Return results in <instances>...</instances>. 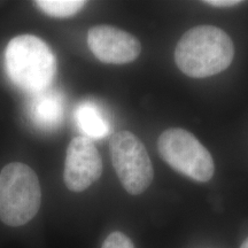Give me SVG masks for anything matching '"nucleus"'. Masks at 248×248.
<instances>
[{
	"label": "nucleus",
	"instance_id": "obj_1",
	"mask_svg": "<svg viewBox=\"0 0 248 248\" xmlns=\"http://www.w3.org/2000/svg\"><path fill=\"white\" fill-rule=\"evenodd\" d=\"M234 57V46L225 31L198 26L186 31L175 51L177 67L193 78H206L224 71Z\"/></svg>",
	"mask_w": 248,
	"mask_h": 248
},
{
	"label": "nucleus",
	"instance_id": "obj_2",
	"mask_svg": "<svg viewBox=\"0 0 248 248\" xmlns=\"http://www.w3.org/2000/svg\"><path fill=\"white\" fill-rule=\"evenodd\" d=\"M5 63L12 82L30 94L48 89L57 74L53 51L33 35L12 39L6 48Z\"/></svg>",
	"mask_w": 248,
	"mask_h": 248
},
{
	"label": "nucleus",
	"instance_id": "obj_3",
	"mask_svg": "<svg viewBox=\"0 0 248 248\" xmlns=\"http://www.w3.org/2000/svg\"><path fill=\"white\" fill-rule=\"evenodd\" d=\"M42 191L30 167L9 163L0 172V219L9 226H21L38 213Z\"/></svg>",
	"mask_w": 248,
	"mask_h": 248
},
{
	"label": "nucleus",
	"instance_id": "obj_4",
	"mask_svg": "<svg viewBox=\"0 0 248 248\" xmlns=\"http://www.w3.org/2000/svg\"><path fill=\"white\" fill-rule=\"evenodd\" d=\"M161 157L176 171L192 181L209 182L215 172L212 154L191 132L171 128L161 133L157 140Z\"/></svg>",
	"mask_w": 248,
	"mask_h": 248
},
{
	"label": "nucleus",
	"instance_id": "obj_5",
	"mask_svg": "<svg viewBox=\"0 0 248 248\" xmlns=\"http://www.w3.org/2000/svg\"><path fill=\"white\" fill-rule=\"evenodd\" d=\"M111 163L129 194H141L150 187L154 170L146 147L130 131L115 133L109 142Z\"/></svg>",
	"mask_w": 248,
	"mask_h": 248
},
{
	"label": "nucleus",
	"instance_id": "obj_6",
	"mask_svg": "<svg viewBox=\"0 0 248 248\" xmlns=\"http://www.w3.org/2000/svg\"><path fill=\"white\" fill-rule=\"evenodd\" d=\"M102 173V160L91 139L78 136L70 141L64 161L63 179L70 191L82 192Z\"/></svg>",
	"mask_w": 248,
	"mask_h": 248
},
{
	"label": "nucleus",
	"instance_id": "obj_7",
	"mask_svg": "<svg viewBox=\"0 0 248 248\" xmlns=\"http://www.w3.org/2000/svg\"><path fill=\"white\" fill-rule=\"evenodd\" d=\"M88 45L99 61L110 64L130 63L141 52L140 42L135 36L106 24L89 30Z\"/></svg>",
	"mask_w": 248,
	"mask_h": 248
},
{
	"label": "nucleus",
	"instance_id": "obj_8",
	"mask_svg": "<svg viewBox=\"0 0 248 248\" xmlns=\"http://www.w3.org/2000/svg\"><path fill=\"white\" fill-rule=\"evenodd\" d=\"M64 98L58 90L48 89L31 93L28 101V115L35 125L45 131H53L64 117Z\"/></svg>",
	"mask_w": 248,
	"mask_h": 248
},
{
	"label": "nucleus",
	"instance_id": "obj_9",
	"mask_svg": "<svg viewBox=\"0 0 248 248\" xmlns=\"http://www.w3.org/2000/svg\"><path fill=\"white\" fill-rule=\"evenodd\" d=\"M75 120L84 137L91 140L107 137L111 131L109 119L94 102H82L75 110Z\"/></svg>",
	"mask_w": 248,
	"mask_h": 248
},
{
	"label": "nucleus",
	"instance_id": "obj_10",
	"mask_svg": "<svg viewBox=\"0 0 248 248\" xmlns=\"http://www.w3.org/2000/svg\"><path fill=\"white\" fill-rule=\"evenodd\" d=\"M83 0H38L35 5L45 14L53 17H69L84 7Z\"/></svg>",
	"mask_w": 248,
	"mask_h": 248
},
{
	"label": "nucleus",
	"instance_id": "obj_11",
	"mask_svg": "<svg viewBox=\"0 0 248 248\" xmlns=\"http://www.w3.org/2000/svg\"><path fill=\"white\" fill-rule=\"evenodd\" d=\"M101 248H135V246L122 232H113L106 238Z\"/></svg>",
	"mask_w": 248,
	"mask_h": 248
},
{
	"label": "nucleus",
	"instance_id": "obj_12",
	"mask_svg": "<svg viewBox=\"0 0 248 248\" xmlns=\"http://www.w3.org/2000/svg\"><path fill=\"white\" fill-rule=\"evenodd\" d=\"M203 2L213 6V7H233V6L241 4L239 0H206Z\"/></svg>",
	"mask_w": 248,
	"mask_h": 248
},
{
	"label": "nucleus",
	"instance_id": "obj_13",
	"mask_svg": "<svg viewBox=\"0 0 248 248\" xmlns=\"http://www.w3.org/2000/svg\"><path fill=\"white\" fill-rule=\"evenodd\" d=\"M240 248H248V238H247L246 240L244 241V243H243V245H241V247H240Z\"/></svg>",
	"mask_w": 248,
	"mask_h": 248
}]
</instances>
